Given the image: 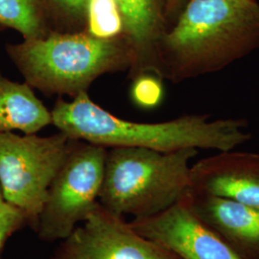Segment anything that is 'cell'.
I'll list each match as a JSON object with an SVG mask.
<instances>
[{
  "instance_id": "obj_7",
  "label": "cell",
  "mask_w": 259,
  "mask_h": 259,
  "mask_svg": "<svg viewBox=\"0 0 259 259\" xmlns=\"http://www.w3.org/2000/svg\"><path fill=\"white\" fill-rule=\"evenodd\" d=\"M49 259H180L136 232L124 217L97 204Z\"/></svg>"
},
{
  "instance_id": "obj_4",
  "label": "cell",
  "mask_w": 259,
  "mask_h": 259,
  "mask_svg": "<svg viewBox=\"0 0 259 259\" xmlns=\"http://www.w3.org/2000/svg\"><path fill=\"white\" fill-rule=\"evenodd\" d=\"M195 148L160 152L139 147L108 148L99 204L111 213L142 219L181 201L189 185Z\"/></svg>"
},
{
  "instance_id": "obj_9",
  "label": "cell",
  "mask_w": 259,
  "mask_h": 259,
  "mask_svg": "<svg viewBox=\"0 0 259 259\" xmlns=\"http://www.w3.org/2000/svg\"><path fill=\"white\" fill-rule=\"evenodd\" d=\"M188 191L259 208V154L224 151L190 166Z\"/></svg>"
},
{
  "instance_id": "obj_19",
  "label": "cell",
  "mask_w": 259,
  "mask_h": 259,
  "mask_svg": "<svg viewBox=\"0 0 259 259\" xmlns=\"http://www.w3.org/2000/svg\"><path fill=\"white\" fill-rule=\"evenodd\" d=\"M4 202L3 200V196H2V192H1V188H0V204H2Z\"/></svg>"
},
{
  "instance_id": "obj_10",
  "label": "cell",
  "mask_w": 259,
  "mask_h": 259,
  "mask_svg": "<svg viewBox=\"0 0 259 259\" xmlns=\"http://www.w3.org/2000/svg\"><path fill=\"white\" fill-rule=\"evenodd\" d=\"M181 201L241 259H259L258 207L188 190Z\"/></svg>"
},
{
  "instance_id": "obj_8",
  "label": "cell",
  "mask_w": 259,
  "mask_h": 259,
  "mask_svg": "<svg viewBox=\"0 0 259 259\" xmlns=\"http://www.w3.org/2000/svg\"><path fill=\"white\" fill-rule=\"evenodd\" d=\"M129 223L140 235L165 247L180 259H241L183 201L155 216Z\"/></svg>"
},
{
  "instance_id": "obj_2",
  "label": "cell",
  "mask_w": 259,
  "mask_h": 259,
  "mask_svg": "<svg viewBox=\"0 0 259 259\" xmlns=\"http://www.w3.org/2000/svg\"><path fill=\"white\" fill-rule=\"evenodd\" d=\"M52 112L53 124L70 139L107 148L139 147L160 152L182 149L231 151L251 139L245 118L210 120L209 115H184L160 123H140L116 117L83 93L65 101L60 97Z\"/></svg>"
},
{
  "instance_id": "obj_11",
  "label": "cell",
  "mask_w": 259,
  "mask_h": 259,
  "mask_svg": "<svg viewBox=\"0 0 259 259\" xmlns=\"http://www.w3.org/2000/svg\"><path fill=\"white\" fill-rule=\"evenodd\" d=\"M123 36L133 52L130 79L144 73L160 76L159 45L168 29L165 0H116Z\"/></svg>"
},
{
  "instance_id": "obj_15",
  "label": "cell",
  "mask_w": 259,
  "mask_h": 259,
  "mask_svg": "<svg viewBox=\"0 0 259 259\" xmlns=\"http://www.w3.org/2000/svg\"><path fill=\"white\" fill-rule=\"evenodd\" d=\"M52 31L78 33L85 30V9L89 0H48Z\"/></svg>"
},
{
  "instance_id": "obj_12",
  "label": "cell",
  "mask_w": 259,
  "mask_h": 259,
  "mask_svg": "<svg viewBox=\"0 0 259 259\" xmlns=\"http://www.w3.org/2000/svg\"><path fill=\"white\" fill-rule=\"evenodd\" d=\"M52 112L26 82L10 80L0 71V134L19 131L37 134L52 125Z\"/></svg>"
},
{
  "instance_id": "obj_18",
  "label": "cell",
  "mask_w": 259,
  "mask_h": 259,
  "mask_svg": "<svg viewBox=\"0 0 259 259\" xmlns=\"http://www.w3.org/2000/svg\"><path fill=\"white\" fill-rule=\"evenodd\" d=\"M188 1L189 0H165V15L168 27L176 21Z\"/></svg>"
},
{
  "instance_id": "obj_13",
  "label": "cell",
  "mask_w": 259,
  "mask_h": 259,
  "mask_svg": "<svg viewBox=\"0 0 259 259\" xmlns=\"http://www.w3.org/2000/svg\"><path fill=\"white\" fill-rule=\"evenodd\" d=\"M0 27L13 29L23 39L46 37L52 32L48 0H0Z\"/></svg>"
},
{
  "instance_id": "obj_5",
  "label": "cell",
  "mask_w": 259,
  "mask_h": 259,
  "mask_svg": "<svg viewBox=\"0 0 259 259\" xmlns=\"http://www.w3.org/2000/svg\"><path fill=\"white\" fill-rule=\"evenodd\" d=\"M71 139L62 132L52 136L0 134V188L5 203L25 216L37 230L48 189L65 159Z\"/></svg>"
},
{
  "instance_id": "obj_1",
  "label": "cell",
  "mask_w": 259,
  "mask_h": 259,
  "mask_svg": "<svg viewBox=\"0 0 259 259\" xmlns=\"http://www.w3.org/2000/svg\"><path fill=\"white\" fill-rule=\"evenodd\" d=\"M259 48L257 0H189L159 45L160 76L216 73Z\"/></svg>"
},
{
  "instance_id": "obj_6",
  "label": "cell",
  "mask_w": 259,
  "mask_h": 259,
  "mask_svg": "<svg viewBox=\"0 0 259 259\" xmlns=\"http://www.w3.org/2000/svg\"><path fill=\"white\" fill-rule=\"evenodd\" d=\"M107 152L101 145L71 139L38 218L40 240H64L99 204Z\"/></svg>"
},
{
  "instance_id": "obj_16",
  "label": "cell",
  "mask_w": 259,
  "mask_h": 259,
  "mask_svg": "<svg viewBox=\"0 0 259 259\" xmlns=\"http://www.w3.org/2000/svg\"><path fill=\"white\" fill-rule=\"evenodd\" d=\"M132 80L130 95L137 107L142 110H153L161 104L164 98L162 78L153 73H144Z\"/></svg>"
},
{
  "instance_id": "obj_17",
  "label": "cell",
  "mask_w": 259,
  "mask_h": 259,
  "mask_svg": "<svg viewBox=\"0 0 259 259\" xmlns=\"http://www.w3.org/2000/svg\"><path fill=\"white\" fill-rule=\"evenodd\" d=\"M26 224L25 216L15 206L0 204V253L10 237Z\"/></svg>"
},
{
  "instance_id": "obj_14",
  "label": "cell",
  "mask_w": 259,
  "mask_h": 259,
  "mask_svg": "<svg viewBox=\"0 0 259 259\" xmlns=\"http://www.w3.org/2000/svg\"><path fill=\"white\" fill-rule=\"evenodd\" d=\"M84 32L99 38L122 36L123 21L116 0H89Z\"/></svg>"
},
{
  "instance_id": "obj_3",
  "label": "cell",
  "mask_w": 259,
  "mask_h": 259,
  "mask_svg": "<svg viewBox=\"0 0 259 259\" xmlns=\"http://www.w3.org/2000/svg\"><path fill=\"white\" fill-rule=\"evenodd\" d=\"M5 49L24 82L47 95L75 98L88 93L99 77L129 71L133 65V52L123 35L99 38L87 32L52 31L40 38L8 44Z\"/></svg>"
}]
</instances>
